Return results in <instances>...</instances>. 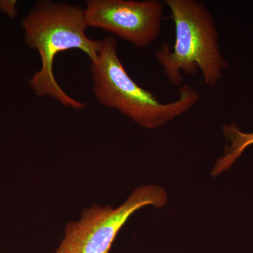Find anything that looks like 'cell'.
<instances>
[{"label":"cell","mask_w":253,"mask_h":253,"mask_svg":"<svg viewBox=\"0 0 253 253\" xmlns=\"http://www.w3.org/2000/svg\"><path fill=\"white\" fill-rule=\"evenodd\" d=\"M26 45L38 50L42 67L29 81V86L38 96H48L66 107L76 111L86 107L68 96L58 84L53 73L56 55L66 50L78 49L84 51L91 60L96 61L102 44L85 34L86 25L84 9L51 1L37 2L34 8L21 21Z\"/></svg>","instance_id":"cell-1"},{"label":"cell","mask_w":253,"mask_h":253,"mask_svg":"<svg viewBox=\"0 0 253 253\" xmlns=\"http://www.w3.org/2000/svg\"><path fill=\"white\" fill-rule=\"evenodd\" d=\"M175 29V41L171 46L163 43L155 57L168 83L180 86L181 73L194 76L201 71L205 85L214 88L227 70L221 53L219 32L211 11L197 0H166Z\"/></svg>","instance_id":"cell-2"},{"label":"cell","mask_w":253,"mask_h":253,"mask_svg":"<svg viewBox=\"0 0 253 253\" xmlns=\"http://www.w3.org/2000/svg\"><path fill=\"white\" fill-rule=\"evenodd\" d=\"M117 45L115 37H106L97 59L91 62L93 91L100 104L118 110L142 127L154 129L188 112L199 102V91L184 84L177 99L161 103L131 79L118 56Z\"/></svg>","instance_id":"cell-3"},{"label":"cell","mask_w":253,"mask_h":253,"mask_svg":"<svg viewBox=\"0 0 253 253\" xmlns=\"http://www.w3.org/2000/svg\"><path fill=\"white\" fill-rule=\"evenodd\" d=\"M166 190L145 185L133 191L119 207L92 206L80 220L68 223L56 253H110L113 241L129 217L141 208H161L167 203Z\"/></svg>","instance_id":"cell-4"},{"label":"cell","mask_w":253,"mask_h":253,"mask_svg":"<svg viewBox=\"0 0 253 253\" xmlns=\"http://www.w3.org/2000/svg\"><path fill=\"white\" fill-rule=\"evenodd\" d=\"M163 5L159 0H89L84 14L88 27L110 32L143 48L159 38Z\"/></svg>","instance_id":"cell-5"},{"label":"cell","mask_w":253,"mask_h":253,"mask_svg":"<svg viewBox=\"0 0 253 253\" xmlns=\"http://www.w3.org/2000/svg\"><path fill=\"white\" fill-rule=\"evenodd\" d=\"M223 133L227 140V146L214 166L212 175L217 176L227 170L242 155L245 150L253 145V132H244L235 124L223 126Z\"/></svg>","instance_id":"cell-6"},{"label":"cell","mask_w":253,"mask_h":253,"mask_svg":"<svg viewBox=\"0 0 253 253\" xmlns=\"http://www.w3.org/2000/svg\"><path fill=\"white\" fill-rule=\"evenodd\" d=\"M16 4H17L16 1L0 0V11L7 15L10 18H16L18 16Z\"/></svg>","instance_id":"cell-7"},{"label":"cell","mask_w":253,"mask_h":253,"mask_svg":"<svg viewBox=\"0 0 253 253\" xmlns=\"http://www.w3.org/2000/svg\"></svg>","instance_id":"cell-8"}]
</instances>
